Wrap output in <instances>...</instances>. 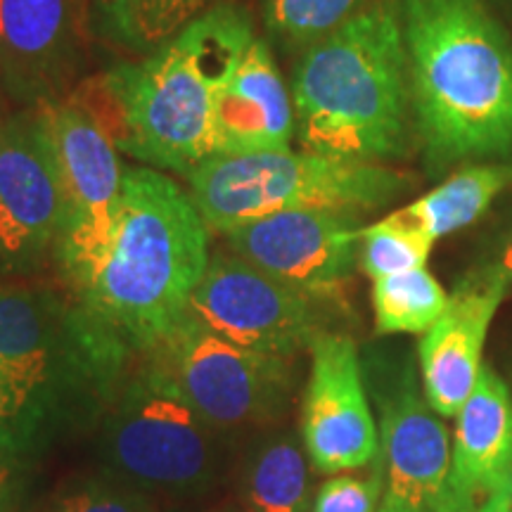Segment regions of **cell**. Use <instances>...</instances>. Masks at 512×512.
<instances>
[{
    "mask_svg": "<svg viewBox=\"0 0 512 512\" xmlns=\"http://www.w3.org/2000/svg\"><path fill=\"white\" fill-rule=\"evenodd\" d=\"M254 38L245 8L211 5L164 46L86 81L74 98L117 150L150 169L188 174L211 157L216 100Z\"/></svg>",
    "mask_w": 512,
    "mask_h": 512,
    "instance_id": "obj_1",
    "label": "cell"
},
{
    "mask_svg": "<svg viewBox=\"0 0 512 512\" xmlns=\"http://www.w3.org/2000/svg\"><path fill=\"white\" fill-rule=\"evenodd\" d=\"M427 164L512 157V46L482 0H399Z\"/></svg>",
    "mask_w": 512,
    "mask_h": 512,
    "instance_id": "obj_2",
    "label": "cell"
},
{
    "mask_svg": "<svg viewBox=\"0 0 512 512\" xmlns=\"http://www.w3.org/2000/svg\"><path fill=\"white\" fill-rule=\"evenodd\" d=\"M209 259V226L190 192L136 166L124 174L110 245L69 292L138 356L185 318Z\"/></svg>",
    "mask_w": 512,
    "mask_h": 512,
    "instance_id": "obj_3",
    "label": "cell"
},
{
    "mask_svg": "<svg viewBox=\"0 0 512 512\" xmlns=\"http://www.w3.org/2000/svg\"><path fill=\"white\" fill-rule=\"evenodd\" d=\"M294 131L309 152L384 162L411 143L413 100L399 0H375L299 55Z\"/></svg>",
    "mask_w": 512,
    "mask_h": 512,
    "instance_id": "obj_4",
    "label": "cell"
},
{
    "mask_svg": "<svg viewBox=\"0 0 512 512\" xmlns=\"http://www.w3.org/2000/svg\"><path fill=\"white\" fill-rule=\"evenodd\" d=\"M0 361L24 370L69 430H91L136 361L72 292L0 287Z\"/></svg>",
    "mask_w": 512,
    "mask_h": 512,
    "instance_id": "obj_5",
    "label": "cell"
},
{
    "mask_svg": "<svg viewBox=\"0 0 512 512\" xmlns=\"http://www.w3.org/2000/svg\"><path fill=\"white\" fill-rule=\"evenodd\" d=\"M185 178L209 230L223 235L292 209H380L413 188V178L377 162L309 150L209 157Z\"/></svg>",
    "mask_w": 512,
    "mask_h": 512,
    "instance_id": "obj_6",
    "label": "cell"
},
{
    "mask_svg": "<svg viewBox=\"0 0 512 512\" xmlns=\"http://www.w3.org/2000/svg\"><path fill=\"white\" fill-rule=\"evenodd\" d=\"M100 458L121 482L166 496H200L219 479L223 434L185 399L152 356L138 354L100 420Z\"/></svg>",
    "mask_w": 512,
    "mask_h": 512,
    "instance_id": "obj_7",
    "label": "cell"
},
{
    "mask_svg": "<svg viewBox=\"0 0 512 512\" xmlns=\"http://www.w3.org/2000/svg\"><path fill=\"white\" fill-rule=\"evenodd\" d=\"M145 354L155 358L190 406L221 434L266 430L290 408L294 358L238 347L190 313Z\"/></svg>",
    "mask_w": 512,
    "mask_h": 512,
    "instance_id": "obj_8",
    "label": "cell"
},
{
    "mask_svg": "<svg viewBox=\"0 0 512 512\" xmlns=\"http://www.w3.org/2000/svg\"><path fill=\"white\" fill-rule=\"evenodd\" d=\"M38 110L53 143L64 195V219L53 259L64 283L74 290L110 245L126 169L110 133L74 95Z\"/></svg>",
    "mask_w": 512,
    "mask_h": 512,
    "instance_id": "obj_9",
    "label": "cell"
},
{
    "mask_svg": "<svg viewBox=\"0 0 512 512\" xmlns=\"http://www.w3.org/2000/svg\"><path fill=\"white\" fill-rule=\"evenodd\" d=\"M318 304L233 252H216L192 292L188 313L238 347L294 358L328 330Z\"/></svg>",
    "mask_w": 512,
    "mask_h": 512,
    "instance_id": "obj_10",
    "label": "cell"
},
{
    "mask_svg": "<svg viewBox=\"0 0 512 512\" xmlns=\"http://www.w3.org/2000/svg\"><path fill=\"white\" fill-rule=\"evenodd\" d=\"M380 408V456L387 498L413 512H446L451 475V434L432 411L413 363L380 361L368 375Z\"/></svg>",
    "mask_w": 512,
    "mask_h": 512,
    "instance_id": "obj_11",
    "label": "cell"
},
{
    "mask_svg": "<svg viewBox=\"0 0 512 512\" xmlns=\"http://www.w3.org/2000/svg\"><path fill=\"white\" fill-rule=\"evenodd\" d=\"M64 195L53 143L41 110L0 124V266L36 271L55 254Z\"/></svg>",
    "mask_w": 512,
    "mask_h": 512,
    "instance_id": "obj_12",
    "label": "cell"
},
{
    "mask_svg": "<svg viewBox=\"0 0 512 512\" xmlns=\"http://www.w3.org/2000/svg\"><path fill=\"white\" fill-rule=\"evenodd\" d=\"M361 230L347 211L292 209L230 230L226 242L228 252L280 283L335 302L354 273Z\"/></svg>",
    "mask_w": 512,
    "mask_h": 512,
    "instance_id": "obj_13",
    "label": "cell"
},
{
    "mask_svg": "<svg viewBox=\"0 0 512 512\" xmlns=\"http://www.w3.org/2000/svg\"><path fill=\"white\" fill-rule=\"evenodd\" d=\"M309 356L299 434L313 470L339 475L370 467L380 458V430L356 342L344 332L323 330L311 342Z\"/></svg>",
    "mask_w": 512,
    "mask_h": 512,
    "instance_id": "obj_14",
    "label": "cell"
},
{
    "mask_svg": "<svg viewBox=\"0 0 512 512\" xmlns=\"http://www.w3.org/2000/svg\"><path fill=\"white\" fill-rule=\"evenodd\" d=\"M83 48V0H0V86L24 110L67 98Z\"/></svg>",
    "mask_w": 512,
    "mask_h": 512,
    "instance_id": "obj_15",
    "label": "cell"
},
{
    "mask_svg": "<svg viewBox=\"0 0 512 512\" xmlns=\"http://www.w3.org/2000/svg\"><path fill=\"white\" fill-rule=\"evenodd\" d=\"M508 283L498 268L484 266L460 280L446 311L418 344L422 392L441 418H456L482 375L486 335Z\"/></svg>",
    "mask_w": 512,
    "mask_h": 512,
    "instance_id": "obj_16",
    "label": "cell"
},
{
    "mask_svg": "<svg viewBox=\"0 0 512 512\" xmlns=\"http://www.w3.org/2000/svg\"><path fill=\"white\" fill-rule=\"evenodd\" d=\"M512 467V394L484 366L456 415L446 512H479L503 494Z\"/></svg>",
    "mask_w": 512,
    "mask_h": 512,
    "instance_id": "obj_17",
    "label": "cell"
},
{
    "mask_svg": "<svg viewBox=\"0 0 512 512\" xmlns=\"http://www.w3.org/2000/svg\"><path fill=\"white\" fill-rule=\"evenodd\" d=\"M294 105L273 62L271 43L254 38L216 100L211 157L290 150Z\"/></svg>",
    "mask_w": 512,
    "mask_h": 512,
    "instance_id": "obj_18",
    "label": "cell"
},
{
    "mask_svg": "<svg viewBox=\"0 0 512 512\" xmlns=\"http://www.w3.org/2000/svg\"><path fill=\"white\" fill-rule=\"evenodd\" d=\"M313 465L302 434L273 430L247 448L238 472L240 505L247 512H311Z\"/></svg>",
    "mask_w": 512,
    "mask_h": 512,
    "instance_id": "obj_19",
    "label": "cell"
},
{
    "mask_svg": "<svg viewBox=\"0 0 512 512\" xmlns=\"http://www.w3.org/2000/svg\"><path fill=\"white\" fill-rule=\"evenodd\" d=\"M508 185H512V164H475L451 174L401 211L415 226L439 240L482 219Z\"/></svg>",
    "mask_w": 512,
    "mask_h": 512,
    "instance_id": "obj_20",
    "label": "cell"
},
{
    "mask_svg": "<svg viewBox=\"0 0 512 512\" xmlns=\"http://www.w3.org/2000/svg\"><path fill=\"white\" fill-rule=\"evenodd\" d=\"M62 434L72 430L48 394L24 370L0 361V451L34 463Z\"/></svg>",
    "mask_w": 512,
    "mask_h": 512,
    "instance_id": "obj_21",
    "label": "cell"
},
{
    "mask_svg": "<svg viewBox=\"0 0 512 512\" xmlns=\"http://www.w3.org/2000/svg\"><path fill=\"white\" fill-rule=\"evenodd\" d=\"M209 3L211 0H95V10L110 41L131 53L150 55L207 12Z\"/></svg>",
    "mask_w": 512,
    "mask_h": 512,
    "instance_id": "obj_22",
    "label": "cell"
},
{
    "mask_svg": "<svg viewBox=\"0 0 512 512\" xmlns=\"http://www.w3.org/2000/svg\"><path fill=\"white\" fill-rule=\"evenodd\" d=\"M448 306V294L427 268L373 280L377 335H425Z\"/></svg>",
    "mask_w": 512,
    "mask_h": 512,
    "instance_id": "obj_23",
    "label": "cell"
},
{
    "mask_svg": "<svg viewBox=\"0 0 512 512\" xmlns=\"http://www.w3.org/2000/svg\"><path fill=\"white\" fill-rule=\"evenodd\" d=\"M370 0H261L266 41L302 55L366 10Z\"/></svg>",
    "mask_w": 512,
    "mask_h": 512,
    "instance_id": "obj_24",
    "label": "cell"
},
{
    "mask_svg": "<svg viewBox=\"0 0 512 512\" xmlns=\"http://www.w3.org/2000/svg\"><path fill=\"white\" fill-rule=\"evenodd\" d=\"M434 242L437 240L415 226L401 209L392 211L382 221L361 230L358 264L373 280L415 271V268H425Z\"/></svg>",
    "mask_w": 512,
    "mask_h": 512,
    "instance_id": "obj_25",
    "label": "cell"
},
{
    "mask_svg": "<svg viewBox=\"0 0 512 512\" xmlns=\"http://www.w3.org/2000/svg\"><path fill=\"white\" fill-rule=\"evenodd\" d=\"M387 494L382 456L366 475H339L318 486L311 512H377Z\"/></svg>",
    "mask_w": 512,
    "mask_h": 512,
    "instance_id": "obj_26",
    "label": "cell"
},
{
    "mask_svg": "<svg viewBox=\"0 0 512 512\" xmlns=\"http://www.w3.org/2000/svg\"><path fill=\"white\" fill-rule=\"evenodd\" d=\"M50 512H155L145 491L119 477H98L74 484L53 503Z\"/></svg>",
    "mask_w": 512,
    "mask_h": 512,
    "instance_id": "obj_27",
    "label": "cell"
},
{
    "mask_svg": "<svg viewBox=\"0 0 512 512\" xmlns=\"http://www.w3.org/2000/svg\"><path fill=\"white\" fill-rule=\"evenodd\" d=\"M31 460L0 451V512H27Z\"/></svg>",
    "mask_w": 512,
    "mask_h": 512,
    "instance_id": "obj_28",
    "label": "cell"
},
{
    "mask_svg": "<svg viewBox=\"0 0 512 512\" xmlns=\"http://www.w3.org/2000/svg\"><path fill=\"white\" fill-rule=\"evenodd\" d=\"M494 266L498 268V273L503 275L508 287H512V230L508 233V238L503 240L501 252H498V259L494 261Z\"/></svg>",
    "mask_w": 512,
    "mask_h": 512,
    "instance_id": "obj_29",
    "label": "cell"
},
{
    "mask_svg": "<svg viewBox=\"0 0 512 512\" xmlns=\"http://www.w3.org/2000/svg\"><path fill=\"white\" fill-rule=\"evenodd\" d=\"M479 512H512V467H510V475H508V484H505L503 494L491 501L486 508H482Z\"/></svg>",
    "mask_w": 512,
    "mask_h": 512,
    "instance_id": "obj_30",
    "label": "cell"
},
{
    "mask_svg": "<svg viewBox=\"0 0 512 512\" xmlns=\"http://www.w3.org/2000/svg\"><path fill=\"white\" fill-rule=\"evenodd\" d=\"M377 512H401V505L396 503V501H392V498L384 496V501H382L380 510H377Z\"/></svg>",
    "mask_w": 512,
    "mask_h": 512,
    "instance_id": "obj_31",
    "label": "cell"
},
{
    "mask_svg": "<svg viewBox=\"0 0 512 512\" xmlns=\"http://www.w3.org/2000/svg\"><path fill=\"white\" fill-rule=\"evenodd\" d=\"M214 512H247V510L242 508V505H226V508H219V510H214Z\"/></svg>",
    "mask_w": 512,
    "mask_h": 512,
    "instance_id": "obj_32",
    "label": "cell"
},
{
    "mask_svg": "<svg viewBox=\"0 0 512 512\" xmlns=\"http://www.w3.org/2000/svg\"><path fill=\"white\" fill-rule=\"evenodd\" d=\"M401 512H413V510H408V508H403V505H401Z\"/></svg>",
    "mask_w": 512,
    "mask_h": 512,
    "instance_id": "obj_33",
    "label": "cell"
}]
</instances>
